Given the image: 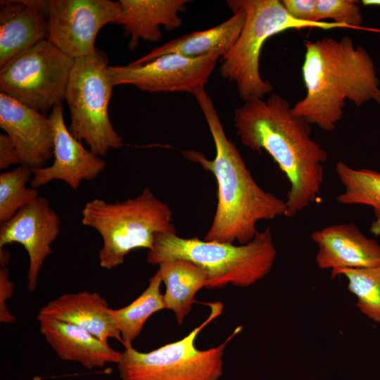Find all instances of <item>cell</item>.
<instances>
[{"mask_svg":"<svg viewBox=\"0 0 380 380\" xmlns=\"http://www.w3.org/2000/svg\"><path fill=\"white\" fill-rule=\"evenodd\" d=\"M208 318L189 334L150 352L125 346L117 364L121 380H219L223 372L226 346L241 329L237 327L220 345L199 350L196 340L201 330L221 315V303H210Z\"/></svg>","mask_w":380,"mask_h":380,"instance_id":"obj_7","label":"cell"},{"mask_svg":"<svg viewBox=\"0 0 380 380\" xmlns=\"http://www.w3.org/2000/svg\"><path fill=\"white\" fill-rule=\"evenodd\" d=\"M162 279L159 272L149 279L144 291L134 301L118 309L110 308V314L121 336L124 346L132 345L142 331L146 320L155 312L165 309L160 293Z\"/></svg>","mask_w":380,"mask_h":380,"instance_id":"obj_22","label":"cell"},{"mask_svg":"<svg viewBox=\"0 0 380 380\" xmlns=\"http://www.w3.org/2000/svg\"><path fill=\"white\" fill-rule=\"evenodd\" d=\"M14 282L10 279L9 271L6 267H0V322L11 323L15 317L7 306V300L13 293Z\"/></svg>","mask_w":380,"mask_h":380,"instance_id":"obj_28","label":"cell"},{"mask_svg":"<svg viewBox=\"0 0 380 380\" xmlns=\"http://www.w3.org/2000/svg\"><path fill=\"white\" fill-rule=\"evenodd\" d=\"M317 245L315 262L322 270L367 268L380 265V245L354 223L330 225L311 235Z\"/></svg>","mask_w":380,"mask_h":380,"instance_id":"obj_15","label":"cell"},{"mask_svg":"<svg viewBox=\"0 0 380 380\" xmlns=\"http://www.w3.org/2000/svg\"><path fill=\"white\" fill-rule=\"evenodd\" d=\"M32 170L20 165L0 174V223L12 218L20 209L34 203L37 190L26 185L32 177Z\"/></svg>","mask_w":380,"mask_h":380,"instance_id":"obj_24","label":"cell"},{"mask_svg":"<svg viewBox=\"0 0 380 380\" xmlns=\"http://www.w3.org/2000/svg\"><path fill=\"white\" fill-rule=\"evenodd\" d=\"M194 97L212 135L215 156L210 160L194 150L183 151L188 160L210 172L217 186V203L204 240L245 244L259 231L257 224L286 213V201L261 188L254 179L236 144L229 139L210 95L205 89Z\"/></svg>","mask_w":380,"mask_h":380,"instance_id":"obj_2","label":"cell"},{"mask_svg":"<svg viewBox=\"0 0 380 380\" xmlns=\"http://www.w3.org/2000/svg\"><path fill=\"white\" fill-rule=\"evenodd\" d=\"M158 267L165 285V309L173 311L177 324H181L191 310L196 293L207 287L208 276L201 267L184 259L164 261Z\"/></svg>","mask_w":380,"mask_h":380,"instance_id":"obj_21","label":"cell"},{"mask_svg":"<svg viewBox=\"0 0 380 380\" xmlns=\"http://www.w3.org/2000/svg\"><path fill=\"white\" fill-rule=\"evenodd\" d=\"M21 161L18 150L7 134H0V170H4Z\"/></svg>","mask_w":380,"mask_h":380,"instance_id":"obj_29","label":"cell"},{"mask_svg":"<svg viewBox=\"0 0 380 380\" xmlns=\"http://www.w3.org/2000/svg\"><path fill=\"white\" fill-rule=\"evenodd\" d=\"M122 11L114 23L122 26L130 37L128 47L134 51L140 39L156 42L162 37L160 27L167 30L179 27V13L186 10L188 0H120Z\"/></svg>","mask_w":380,"mask_h":380,"instance_id":"obj_18","label":"cell"},{"mask_svg":"<svg viewBox=\"0 0 380 380\" xmlns=\"http://www.w3.org/2000/svg\"><path fill=\"white\" fill-rule=\"evenodd\" d=\"M211 55L189 58L177 53L160 56L148 63L108 67L113 86L132 84L152 92H186L205 89L217 60Z\"/></svg>","mask_w":380,"mask_h":380,"instance_id":"obj_11","label":"cell"},{"mask_svg":"<svg viewBox=\"0 0 380 380\" xmlns=\"http://www.w3.org/2000/svg\"><path fill=\"white\" fill-rule=\"evenodd\" d=\"M121 11L119 1L49 0L47 39L73 59L91 55L99 30Z\"/></svg>","mask_w":380,"mask_h":380,"instance_id":"obj_10","label":"cell"},{"mask_svg":"<svg viewBox=\"0 0 380 380\" xmlns=\"http://www.w3.org/2000/svg\"><path fill=\"white\" fill-rule=\"evenodd\" d=\"M336 172L344 187L336 201L343 205H365L374 209L376 216L373 232L380 233V172L355 169L343 161L336 165Z\"/></svg>","mask_w":380,"mask_h":380,"instance_id":"obj_23","label":"cell"},{"mask_svg":"<svg viewBox=\"0 0 380 380\" xmlns=\"http://www.w3.org/2000/svg\"><path fill=\"white\" fill-rule=\"evenodd\" d=\"M0 127L15 144L21 165L45 167L53 156V129L49 117L0 93Z\"/></svg>","mask_w":380,"mask_h":380,"instance_id":"obj_14","label":"cell"},{"mask_svg":"<svg viewBox=\"0 0 380 380\" xmlns=\"http://www.w3.org/2000/svg\"><path fill=\"white\" fill-rule=\"evenodd\" d=\"M63 106H55L49 119L53 129V162L32 170L30 186L37 189L53 180L65 182L77 190L82 181L95 179L106 167L105 161L76 139L65 124Z\"/></svg>","mask_w":380,"mask_h":380,"instance_id":"obj_13","label":"cell"},{"mask_svg":"<svg viewBox=\"0 0 380 380\" xmlns=\"http://www.w3.org/2000/svg\"><path fill=\"white\" fill-rule=\"evenodd\" d=\"M108 63L107 56L99 49L91 55L75 58L65 95L70 113L69 131L99 156L124 145L108 117L114 86Z\"/></svg>","mask_w":380,"mask_h":380,"instance_id":"obj_8","label":"cell"},{"mask_svg":"<svg viewBox=\"0 0 380 380\" xmlns=\"http://www.w3.org/2000/svg\"><path fill=\"white\" fill-rule=\"evenodd\" d=\"M75 59L48 39L27 49L0 69V91L46 115L62 104Z\"/></svg>","mask_w":380,"mask_h":380,"instance_id":"obj_9","label":"cell"},{"mask_svg":"<svg viewBox=\"0 0 380 380\" xmlns=\"http://www.w3.org/2000/svg\"><path fill=\"white\" fill-rule=\"evenodd\" d=\"M358 1L354 0H317V20L331 19L333 23L346 28L361 29L362 15Z\"/></svg>","mask_w":380,"mask_h":380,"instance_id":"obj_26","label":"cell"},{"mask_svg":"<svg viewBox=\"0 0 380 380\" xmlns=\"http://www.w3.org/2000/svg\"><path fill=\"white\" fill-rule=\"evenodd\" d=\"M281 2L287 12L294 19L317 23V0H283Z\"/></svg>","mask_w":380,"mask_h":380,"instance_id":"obj_27","label":"cell"},{"mask_svg":"<svg viewBox=\"0 0 380 380\" xmlns=\"http://www.w3.org/2000/svg\"><path fill=\"white\" fill-rule=\"evenodd\" d=\"M232 11L233 15L222 23L174 39L152 49L132 63L144 64L168 53H177L189 58L211 55L223 57L237 40L246 20V14L242 9L236 8Z\"/></svg>","mask_w":380,"mask_h":380,"instance_id":"obj_20","label":"cell"},{"mask_svg":"<svg viewBox=\"0 0 380 380\" xmlns=\"http://www.w3.org/2000/svg\"><path fill=\"white\" fill-rule=\"evenodd\" d=\"M341 274L346 277L348 290L357 297L356 305L360 311L380 324V265L331 271L333 277Z\"/></svg>","mask_w":380,"mask_h":380,"instance_id":"obj_25","label":"cell"},{"mask_svg":"<svg viewBox=\"0 0 380 380\" xmlns=\"http://www.w3.org/2000/svg\"><path fill=\"white\" fill-rule=\"evenodd\" d=\"M232 10L242 9L246 14L243 29L231 49L220 60V75L236 84L245 101L262 99L274 87L260 73V56L265 42L271 37L291 29L346 28L333 22H304L294 19L279 0H229Z\"/></svg>","mask_w":380,"mask_h":380,"instance_id":"obj_6","label":"cell"},{"mask_svg":"<svg viewBox=\"0 0 380 380\" xmlns=\"http://www.w3.org/2000/svg\"><path fill=\"white\" fill-rule=\"evenodd\" d=\"M289 103L272 93L268 99L251 98L234 113L241 143L266 151L290 184L286 217H293L317 199L324 179L326 151L311 137L310 125L296 116Z\"/></svg>","mask_w":380,"mask_h":380,"instance_id":"obj_1","label":"cell"},{"mask_svg":"<svg viewBox=\"0 0 380 380\" xmlns=\"http://www.w3.org/2000/svg\"><path fill=\"white\" fill-rule=\"evenodd\" d=\"M82 222L100 234L103 246L99 265L107 270L122 265L134 249L150 250L158 234L176 232L172 211L148 188L121 202L110 203L99 198L87 202Z\"/></svg>","mask_w":380,"mask_h":380,"instance_id":"obj_5","label":"cell"},{"mask_svg":"<svg viewBox=\"0 0 380 380\" xmlns=\"http://www.w3.org/2000/svg\"><path fill=\"white\" fill-rule=\"evenodd\" d=\"M10 259L9 253L3 249L0 248V263L1 267H5L8 263Z\"/></svg>","mask_w":380,"mask_h":380,"instance_id":"obj_30","label":"cell"},{"mask_svg":"<svg viewBox=\"0 0 380 380\" xmlns=\"http://www.w3.org/2000/svg\"><path fill=\"white\" fill-rule=\"evenodd\" d=\"M362 4L364 6H380V0H363Z\"/></svg>","mask_w":380,"mask_h":380,"instance_id":"obj_31","label":"cell"},{"mask_svg":"<svg viewBox=\"0 0 380 380\" xmlns=\"http://www.w3.org/2000/svg\"><path fill=\"white\" fill-rule=\"evenodd\" d=\"M302 66L305 96L291 108L310 125L332 131L341 120L346 101L357 106L380 104L379 80L367 51L349 37L306 42Z\"/></svg>","mask_w":380,"mask_h":380,"instance_id":"obj_3","label":"cell"},{"mask_svg":"<svg viewBox=\"0 0 380 380\" xmlns=\"http://www.w3.org/2000/svg\"><path fill=\"white\" fill-rule=\"evenodd\" d=\"M277 256L270 226L259 232L245 244L182 238L176 232L158 234L148 250L151 265L174 259L189 260L201 267L208 276L207 289L228 284L249 287L263 279L272 270Z\"/></svg>","mask_w":380,"mask_h":380,"instance_id":"obj_4","label":"cell"},{"mask_svg":"<svg viewBox=\"0 0 380 380\" xmlns=\"http://www.w3.org/2000/svg\"><path fill=\"white\" fill-rule=\"evenodd\" d=\"M48 38V1H0V68Z\"/></svg>","mask_w":380,"mask_h":380,"instance_id":"obj_16","label":"cell"},{"mask_svg":"<svg viewBox=\"0 0 380 380\" xmlns=\"http://www.w3.org/2000/svg\"><path fill=\"white\" fill-rule=\"evenodd\" d=\"M61 220L49 200L39 196L32 204L20 209L0 224V248L7 244H21L29 255L27 289L34 291L42 267L51 254V246L60 233Z\"/></svg>","mask_w":380,"mask_h":380,"instance_id":"obj_12","label":"cell"},{"mask_svg":"<svg viewBox=\"0 0 380 380\" xmlns=\"http://www.w3.org/2000/svg\"><path fill=\"white\" fill-rule=\"evenodd\" d=\"M106 300L97 292L64 293L49 301L38 315L77 325L101 341L121 342V336L110 314Z\"/></svg>","mask_w":380,"mask_h":380,"instance_id":"obj_19","label":"cell"},{"mask_svg":"<svg viewBox=\"0 0 380 380\" xmlns=\"http://www.w3.org/2000/svg\"><path fill=\"white\" fill-rule=\"evenodd\" d=\"M37 319L40 332L62 360L91 369L118 364L122 357L121 352L77 325L39 315Z\"/></svg>","mask_w":380,"mask_h":380,"instance_id":"obj_17","label":"cell"}]
</instances>
